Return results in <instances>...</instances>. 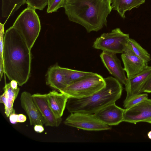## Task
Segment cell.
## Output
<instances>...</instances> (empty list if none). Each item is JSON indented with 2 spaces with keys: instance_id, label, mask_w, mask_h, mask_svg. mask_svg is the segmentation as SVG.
Masks as SVG:
<instances>
[{
  "instance_id": "6da1fadb",
  "label": "cell",
  "mask_w": 151,
  "mask_h": 151,
  "mask_svg": "<svg viewBox=\"0 0 151 151\" xmlns=\"http://www.w3.org/2000/svg\"><path fill=\"white\" fill-rule=\"evenodd\" d=\"M31 50L18 31L12 26L4 36L3 60L4 73L10 81L14 80L21 86L30 76Z\"/></svg>"
},
{
  "instance_id": "7a4b0ae2",
  "label": "cell",
  "mask_w": 151,
  "mask_h": 151,
  "mask_svg": "<svg viewBox=\"0 0 151 151\" xmlns=\"http://www.w3.org/2000/svg\"><path fill=\"white\" fill-rule=\"evenodd\" d=\"M63 8L69 20L82 26L88 33L106 26L112 10L110 0H65Z\"/></svg>"
},
{
  "instance_id": "3957f363",
  "label": "cell",
  "mask_w": 151,
  "mask_h": 151,
  "mask_svg": "<svg viewBox=\"0 0 151 151\" xmlns=\"http://www.w3.org/2000/svg\"><path fill=\"white\" fill-rule=\"evenodd\" d=\"M104 86L87 97L77 99L68 98L66 108L70 113L94 114L103 107L115 103L122 95V84L114 77L104 78Z\"/></svg>"
},
{
  "instance_id": "277c9868",
  "label": "cell",
  "mask_w": 151,
  "mask_h": 151,
  "mask_svg": "<svg viewBox=\"0 0 151 151\" xmlns=\"http://www.w3.org/2000/svg\"><path fill=\"white\" fill-rule=\"evenodd\" d=\"M12 26L18 31L31 50L41 30L40 21L35 9L27 6L18 15Z\"/></svg>"
},
{
  "instance_id": "5b68a950",
  "label": "cell",
  "mask_w": 151,
  "mask_h": 151,
  "mask_svg": "<svg viewBox=\"0 0 151 151\" xmlns=\"http://www.w3.org/2000/svg\"><path fill=\"white\" fill-rule=\"evenodd\" d=\"M105 84L104 78L94 73L68 85L61 93L66 95L69 98L81 99L92 95L103 88Z\"/></svg>"
},
{
  "instance_id": "8992f818",
  "label": "cell",
  "mask_w": 151,
  "mask_h": 151,
  "mask_svg": "<svg viewBox=\"0 0 151 151\" xmlns=\"http://www.w3.org/2000/svg\"><path fill=\"white\" fill-rule=\"evenodd\" d=\"M129 34L123 32L119 28L104 33L93 42V48L115 54L124 53L128 40Z\"/></svg>"
},
{
  "instance_id": "52a82bcc",
  "label": "cell",
  "mask_w": 151,
  "mask_h": 151,
  "mask_svg": "<svg viewBox=\"0 0 151 151\" xmlns=\"http://www.w3.org/2000/svg\"><path fill=\"white\" fill-rule=\"evenodd\" d=\"M64 121L66 125L89 131L110 130L111 126L100 121L94 114L72 113Z\"/></svg>"
},
{
  "instance_id": "ba28073f",
  "label": "cell",
  "mask_w": 151,
  "mask_h": 151,
  "mask_svg": "<svg viewBox=\"0 0 151 151\" xmlns=\"http://www.w3.org/2000/svg\"><path fill=\"white\" fill-rule=\"evenodd\" d=\"M151 119V99L148 98L128 109H125L123 122L136 124Z\"/></svg>"
},
{
  "instance_id": "9c48e42d",
  "label": "cell",
  "mask_w": 151,
  "mask_h": 151,
  "mask_svg": "<svg viewBox=\"0 0 151 151\" xmlns=\"http://www.w3.org/2000/svg\"><path fill=\"white\" fill-rule=\"evenodd\" d=\"M151 75V66L133 77L127 78L124 85L127 93L125 102L134 96L142 93L144 86Z\"/></svg>"
},
{
  "instance_id": "30bf717a",
  "label": "cell",
  "mask_w": 151,
  "mask_h": 151,
  "mask_svg": "<svg viewBox=\"0 0 151 151\" xmlns=\"http://www.w3.org/2000/svg\"><path fill=\"white\" fill-rule=\"evenodd\" d=\"M127 78H132L142 72L148 66V63L126 49L121 56Z\"/></svg>"
},
{
  "instance_id": "8fae6325",
  "label": "cell",
  "mask_w": 151,
  "mask_h": 151,
  "mask_svg": "<svg viewBox=\"0 0 151 151\" xmlns=\"http://www.w3.org/2000/svg\"><path fill=\"white\" fill-rule=\"evenodd\" d=\"M100 56L103 63L109 73L122 84L124 85L127 78L121 61L116 54L103 51Z\"/></svg>"
},
{
  "instance_id": "7c38bea8",
  "label": "cell",
  "mask_w": 151,
  "mask_h": 151,
  "mask_svg": "<svg viewBox=\"0 0 151 151\" xmlns=\"http://www.w3.org/2000/svg\"><path fill=\"white\" fill-rule=\"evenodd\" d=\"M33 100L45 121L46 126L58 127L60 124L62 118L57 117L53 112L48 103L46 94L39 93L32 95Z\"/></svg>"
},
{
  "instance_id": "4fadbf2b",
  "label": "cell",
  "mask_w": 151,
  "mask_h": 151,
  "mask_svg": "<svg viewBox=\"0 0 151 151\" xmlns=\"http://www.w3.org/2000/svg\"><path fill=\"white\" fill-rule=\"evenodd\" d=\"M124 110L114 103L100 109L94 114L104 123L110 126L116 125L123 122Z\"/></svg>"
},
{
  "instance_id": "5bb4252c",
  "label": "cell",
  "mask_w": 151,
  "mask_h": 151,
  "mask_svg": "<svg viewBox=\"0 0 151 151\" xmlns=\"http://www.w3.org/2000/svg\"><path fill=\"white\" fill-rule=\"evenodd\" d=\"M20 100L21 107L28 115L31 125L45 124V120L35 103L32 94L29 92L24 91L21 94Z\"/></svg>"
},
{
  "instance_id": "9a60e30c",
  "label": "cell",
  "mask_w": 151,
  "mask_h": 151,
  "mask_svg": "<svg viewBox=\"0 0 151 151\" xmlns=\"http://www.w3.org/2000/svg\"><path fill=\"white\" fill-rule=\"evenodd\" d=\"M46 83L47 85L61 92L67 86L62 67L55 65L48 69Z\"/></svg>"
},
{
  "instance_id": "2e32d148",
  "label": "cell",
  "mask_w": 151,
  "mask_h": 151,
  "mask_svg": "<svg viewBox=\"0 0 151 151\" xmlns=\"http://www.w3.org/2000/svg\"><path fill=\"white\" fill-rule=\"evenodd\" d=\"M48 103L55 115L62 118L66 107L68 97L65 94L53 90L46 94Z\"/></svg>"
},
{
  "instance_id": "e0dca14e",
  "label": "cell",
  "mask_w": 151,
  "mask_h": 151,
  "mask_svg": "<svg viewBox=\"0 0 151 151\" xmlns=\"http://www.w3.org/2000/svg\"><path fill=\"white\" fill-rule=\"evenodd\" d=\"M112 10L117 11L123 18H125V13L134 8H137L144 3L145 0H110Z\"/></svg>"
},
{
  "instance_id": "ac0fdd59",
  "label": "cell",
  "mask_w": 151,
  "mask_h": 151,
  "mask_svg": "<svg viewBox=\"0 0 151 151\" xmlns=\"http://www.w3.org/2000/svg\"><path fill=\"white\" fill-rule=\"evenodd\" d=\"M1 15L7 19L21 6L26 4V0H1Z\"/></svg>"
},
{
  "instance_id": "d6986e66",
  "label": "cell",
  "mask_w": 151,
  "mask_h": 151,
  "mask_svg": "<svg viewBox=\"0 0 151 151\" xmlns=\"http://www.w3.org/2000/svg\"><path fill=\"white\" fill-rule=\"evenodd\" d=\"M62 70L67 86L94 73L91 72L81 71L63 67Z\"/></svg>"
},
{
  "instance_id": "ffe728a7",
  "label": "cell",
  "mask_w": 151,
  "mask_h": 151,
  "mask_svg": "<svg viewBox=\"0 0 151 151\" xmlns=\"http://www.w3.org/2000/svg\"><path fill=\"white\" fill-rule=\"evenodd\" d=\"M126 49L130 50L134 55L147 63L151 60L150 54L133 39L129 38Z\"/></svg>"
},
{
  "instance_id": "44dd1931",
  "label": "cell",
  "mask_w": 151,
  "mask_h": 151,
  "mask_svg": "<svg viewBox=\"0 0 151 151\" xmlns=\"http://www.w3.org/2000/svg\"><path fill=\"white\" fill-rule=\"evenodd\" d=\"M8 95V103L6 106L4 107V113L6 116L8 117L13 109L14 102L17 98L19 91V88L13 89L11 86L10 83L5 84L3 88Z\"/></svg>"
},
{
  "instance_id": "7402d4cb",
  "label": "cell",
  "mask_w": 151,
  "mask_h": 151,
  "mask_svg": "<svg viewBox=\"0 0 151 151\" xmlns=\"http://www.w3.org/2000/svg\"><path fill=\"white\" fill-rule=\"evenodd\" d=\"M147 93H141L132 97L125 102H124L123 106L125 109L132 107L148 99Z\"/></svg>"
},
{
  "instance_id": "603a6c76",
  "label": "cell",
  "mask_w": 151,
  "mask_h": 151,
  "mask_svg": "<svg viewBox=\"0 0 151 151\" xmlns=\"http://www.w3.org/2000/svg\"><path fill=\"white\" fill-rule=\"evenodd\" d=\"M28 7L40 10H43L48 5V0H26Z\"/></svg>"
},
{
  "instance_id": "cb8c5ba5",
  "label": "cell",
  "mask_w": 151,
  "mask_h": 151,
  "mask_svg": "<svg viewBox=\"0 0 151 151\" xmlns=\"http://www.w3.org/2000/svg\"><path fill=\"white\" fill-rule=\"evenodd\" d=\"M65 0H51L48 4L47 12L48 13L56 12L58 9L64 7Z\"/></svg>"
},
{
  "instance_id": "d4e9b609",
  "label": "cell",
  "mask_w": 151,
  "mask_h": 151,
  "mask_svg": "<svg viewBox=\"0 0 151 151\" xmlns=\"http://www.w3.org/2000/svg\"><path fill=\"white\" fill-rule=\"evenodd\" d=\"M4 25L0 23V70L3 71L4 70L3 60V52L4 46Z\"/></svg>"
},
{
  "instance_id": "484cf974",
  "label": "cell",
  "mask_w": 151,
  "mask_h": 151,
  "mask_svg": "<svg viewBox=\"0 0 151 151\" xmlns=\"http://www.w3.org/2000/svg\"><path fill=\"white\" fill-rule=\"evenodd\" d=\"M18 115L15 113V110L13 109L9 116V121L11 124H15L18 122Z\"/></svg>"
},
{
  "instance_id": "4316f807",
  "label": "cell",
  "mask_w": 151,
  "mask_h": 151,
  "mask_svg": "<svg viewBox=\"0 0 151 151\" xmlns=\"http://www.w3.org/2000/svg\"><path fill=\"white\" fill-rule=\"evenodd\" d=\"M143 92L151 93V75L143 88L142 93Z\"/></svg>"
},
{
  "instance_id": "83f0119b",
  "label": "cell",
  "mask_w": 151,
  "mask_h": 151,
  "mask_svg": "<svg viewBox=\"0 0 151 151\" xmlns=\"http://www.w3.org/2000/svg\"><path fill=\"white\" fill-rule=\"evenodd\" d=\"M4 91V93L0 96V102L4 105V107L6 106L8 103V95L6 91Z\"/></svg>"
},
{
  "instance_id": "f1b7e54d",
  "label": "cell",
  "mask_w": 151,
  "mask_h": 151,
  "mask_svg": "<svg viewBox=\"0 0 151 151\" xmlns=\"http://www.w3.org/2000/svg\"><path fill=\"white\" fill-rule=\"evenodd\" d=\"M34 129L35 132L38 133H42L44 130L43 125L40 124H37L35 125Z\"/></svg>"
},
{
  "instance_id": "f546056e",
  "label": "cell",
  "mask_w": 151,
  "mask_h": 151,
  "mask_svg": "<svg viewBox=\"0 0 151 151\" xmlns=\"http://www.w3.org/2000/svg\"><path fill=\"white\" fill-rule=\"evenodd\" d=\"M27 120V117L25 115L22 114H18V122L23 123Z\"/></svg>"
},
{
  "instance_id": "4dcf8cb0",
  "label": "cell",
  "mask_w": 151,
  "mask_h": 151,
  "mask_svg": "<svg viewBox=\"0 0 151 151\" xmlns=\"http://www.w3.org/2000/svg\"><path fill=\"white\" fill-rule=\"evenodd\" d=\"M11 86L14 89H17L18 87L17 85L18 83L14 80H12L11 81L10 83Z\"/></svg>"
},
{
  "instance_id": "1f68e13d",
  "label": "cell",
  "mask_w": 151,
  "mask_h": 151,
  "mask_svg": "<svg viewBox=\"0 0 151 151\" xmlns=\"http://www.w3.org/2000/svg\"><path fill=\"white\" fill-rule=\"evenodd\" d=\"M147 136L149 139H151V131H150L148 133Z\"/></svg>"
},
{
  "instance_id": "d6a6232c",
  "label": "cell",
  "mask_w": 151,
  "mask_h": 151,
  "mask_svg": "<svg viewBox=\"0 0 151 151\" xmlns=\"http://www.w3.org/2000/svg\"><path fill=\"white\" fill-rule=\"evenodd\" d=\"M145 122H147L148 123L151 124V119H148Z\"/></svg>"
},
{
  "instance_id": "836d02e7",
  "label": "cell",
  "mask_w": 151,
  "mask_h": 151,
  "mask_svg": "<svg viewBox=\"0 0 151 151\" xmlns=\"http://www.w3.org/2000/svg\"><path fill=\"white\" fill-rule=\"evenodd\" d=\"M48 3H49L51 1V0H48Z\"/></svg>"
}]
</instances>
